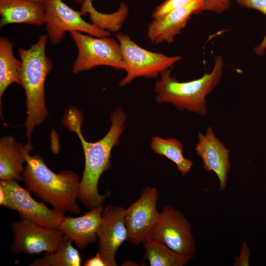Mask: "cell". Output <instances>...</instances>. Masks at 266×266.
Returning a JSON list of instances; mask_svg holds the SVG:
<instances>
[{
  "mask_svg": "<svg viewBox=\"0 0 266 266\" xmlns=\"http://www.w3.org/2000/svg\"><path fill=\"white\" fill-rule=\"evenodd\" d=\"M80 111L74 107L67 110L63 123L68 130L78 136L84 153L85 166L80 186L78 200L89 210L103 205L110 193L101 195L98 192V183L102 174L111 167L110 157L113 148L120 144V137L125 127L126 115L118 108L110 114V128L100 140L88 142L81 131L83 121Z\"/></svg>",
  "mask_w": 266,
  "mask_h": 266,
  "instance_id": "1",
  "label": "cell"
},
{
  "mask_svg": "<svg viewBox=\"0 0 266 266\" xmlns=\"http://www.w3.org/2000/svg\"><path fill=\"white\" fill-rule=\"evenodd\" d=\"M25 155L22 181L27 189L64 214L67 211L79 214L81 209L77 203L80 186L78 174L72 170L56 173L39 155L31 156L27 151Z\"/></svg>",
  "mask_w": 266,
  "mask_h": 266,
  "instance_id": "2",
  "label": "cell"
},
{
  "mask_svg": "<svg viewBox=\"0 0 266 266\" xmlns=\"http://www.w3.org/2000/svg\"><path fill=\"white\" fill-rule=\"evenodd\" d=\"M48 38L47 35L42 34L29 49L20 47L18 50L22 62L20 85L25 92L27 113L24 124L28 139L25 147L30 152L33 149L31 143L33 131L36 126L42 123L48 115L45 104L44 86L53 65L45 52Z\"/></svg>",
  "mask_w": 266,
  "mask_h": 266,
  "instance_id": "3",
  "label": "cell"
},
{
  "mask_svg": "<svg viewBox=\"0 0 266 266\" xmlns=\"http://www.w3.org/2000/svg\"><path fill=\"white\" fill-rule=\"evenodd\" d=\"M223 59L215 58L210 73L187 82H179L171 76V69L161 73V78L155 84L156 100L159 103H170L180 110H187L201 115L207 113L206 97L219 83L223 71Z\"/></svg>",
  "mask_w": 266,
  "mask_h": 266,
  "instance_id": "4",
  "label": "cell"
},
{
  "mask_svg": "<svg viewBox=\"0 0 266 266\" xmlns=\"http://www.w3.org/2000/svg\"><path fill=\"white\" fill-rule=\"evenodd\" d=\"M115 36L126 66V74L120 80V86H126L138 77H156L181 60L179 55L167 56L143 48L122 33L115 34Z\"/></svg>",
  "mask_w": 266,
  "mask_h": 266,
  "instance_id": "5",
  "label": "cell"
},
{
  "mask_svg": "<svg viewBox=\"0 0 266 266\" xmlns=\"http://www.w3.org/2000/svg\"><path fill=\"white\" fill-rule=\"evenodd\" d=\"M69 33L78 50L72 65L74 74L100 66L125 70L120 44L114 38L110 36L96 37L78 31Z\"/></svg>",
  "mask_w": 266,
  "mask_h": 266,
  "instance_id": "6",
  "label": "cell"
},
{
  "mask_svg": "<svg viewBox=\"0 0 266 266\" xmlns=\"http://www.w3.org/2000/svg\"><path fill=\"white\" fill-rule=\"evenodd\" d=\"M45 6L44 23L47 35L53 45L59 44L66 32L78 31L96 37L110 36L111 33L85 21L80 12L62 0H42Z\"/></svg>",
  "mask_w": 266,
  "mask_h": 266,
  "instance_id": "7",
  "label": "cell"
},
{
  "mask_svg": "<svg viewBox=\"0 0 266 266\" xmlns=\"http://www.w3.org/2000/svg\"><path fill=\"white\" fill-rule=\"evenodd\" d=\"M150 239L181 254L194 256L196 251L190 223L183 213L171 206H166L160 213Z\"/></svg>",
  "mask_w": 266,
  "mask_h": 266,
  "instance_id": "8",
  "label": "cell"
},
{
  "mask_svg": "<svg viewBox=\"0 0 266 266\" xmlns=\"http://www.w3.org/2000/svg\"><path fill=\"white\" fill-rule=\"evenodd\" d=\"M0 185L7 195L5 207L18 211L21 217L41 226L59 229L65 217L64 214L54 208L50 209L43 202L35 200L30 191L21 186L16 180H0Z\"/></svg>",
  "mask_w": 266,
  "mask_h": 266,
  "instance_id": "9",
  "label": "cell"
},
{
  "mask_svg": "<svg viewBox=\"0 0 266 266\" xmlns=\"http://www.w3.org/2000/svg\"><path fill=\"white\" fill-rule=\"evenodd\" d=\"M158 197L156 188L146 186L138 199L126 208L127 240L138 245L150 239L160 214L157 208Z\"/></svg>",
  "mask_w": 266,
  "mask_h": 266,
  "instance_id": "10",
  "label": "cell"
},
{
  "mask_svg": "<svg viewBox=\"0 0 266 266\" xmlns=\"http://www.w3.org/2000/svg\"><path fill=\"white\" fill-rule=\"evenodd\" d=\"M11 229L14 241L11 248L16 254L33 255L53 252L64 236L59 229L45 228L23 217L13 222Z\"/></svg>",
  "mask_w": 266,
  "mask_h": 266,
  "instance_id": "11",
  "label": "cell"
},
{
  "mask_svg": "<svg viewBox=\"0 0 266 266\" xmlns=\"http://www.w3.org/2000/svg\"><path fill=\"white\" fill-rule=\"evenodd\" d=\"M123 207L108 204L103 208L101 222L98 232V253L106 266H116L115 256L122 243L127 240Z\"/></svg>",
  "mask_w": 266,
  "mask_h": 266,
  "instance_id": "12",
  "label": "cell"
},
{
  "mask_svg": "<svg viewBox=\"0 0 266 266\" xmlns=\"http://www.w3.org/2000/svg\"><path fill=\"white\" fill-rule=\"evenodd\" d=\"M198 138L195 150L202 161L203 168L207 171H213L216 174L220 189L224 191L231 167L230 150L215 136L211 127L207 128L205 135L199 133Z\"/></svg>",
  "mask_w": 266,
  "mask_h": 266,
  "instance_id": "13",
  "label": "cell"
},
{
  "mask_svg": "<svg viewBox=\"0 0 266 266\" xmlns=\"http://www.w3.org/2000/svg\"><path fill=\"white\" fill-rule=\"evenodd\" d=\"M202 0H193L164 16L154 19L147 27V37L154 44L172 43L180 33L192 15L200 13Z\"/></svg>",
  "mask_w": 266,
  "mask_h": 266,
  "instance_id": "14",
  "label": "cell"
},
{
  "mask_svg": "<svg viewBox=\"0 0 266 266\" xmlns=\"http://www.w3.org/2000/svg\"><path fill=\"white\" fill-rule=\"evenodd\" d=\"M103 205H99L77 217H66L59 230L83 250L98 239V232L101 222Z\"/></svg>",
  "mask_w": 266,
  "mask_h": 266,
  "instance_id": "15",
  "label": "cell"
},
{
  "mask_svg": "<svg viewBox=\"0 0 266 266\" xmlns=\"http://www.w3.org/2000/svg\"><path fill=\"white\" fill-rule=\"evenodd\" d=\"M0 28L10 24L41 26L45 24L42 0H0Z\"/></svg>",
  "mask_w": 266,
  "mask_h": 266,
  "instance_id": "16",
  "label": "cell"
},
{
  "mask_svg": "<svg viewBox=\"0 0 266 266\" xmlns=\"http://www.w3.org/2000/svg\"><path fill=\"white\" fill-rule=\"evenodd\" d=\"M25 146L16 141L11 135L0 139V179L1 180L22 181L26 163Z\"/></svg>",
  "mask_w": 266,
  "mask_h": 266,
  "instance_id": "17",
  "label": "cell"
},
{
  "mask_svg": "<svg viewBox=\"0 0 266 266\" xmlns=\"http://www.w3.org/2000/svg\"><path fill=\"white\" fill-rule=\"evenodd\" d=\"M12 42L6 37L0 38V99L8 87L15 83L21 84V60L14 55Z\"/></svg>",
  "mask_w": 266,
  "mask_h": 266,
  "instance_id": "18",
  "label": "cell"
},
{
  "mask_svg": "<svg viewBox=\"0 0 266 266\" xmlns=\"http://www.w3.org/2000/svg\"><path fill=\"white\" fill-rule=\"evenodd\" d=\"M73 241L64 235L58 248L51 252H45L43 257L36 259L31 266H79L81 258Z\"/></svg>",
  "mask_w": 266,
  "mask_h": 266,
  "instance_id": "19",
  "label": "cell"
},
{
  "mask_svg": "<svg viewBox=\"0 0 266 266\" xmlns=\"http://www.w3.org/2000/svg\"><path fill=\"white\" fill-rule=\"evenodd\" d=\"M150 147L155 153L173 162L183 176L190 171L193 163L184 156L182 144L178 139L155 136L152 138Z\"/></svg>",
  "mask_w": 266,
  "mask_h": 266,
  "instance_id": "20",
  "label": "cell"
},
{
  "mask_svg": "<svg viewBox=\"0 0 266 266\" xmlns=\"http://www.w3.org/2000/svg\"><path fill=\"white\" fill-rule=\"evenodd\" d=\"M145 256L150 266H183L194 256L177 253L165 244L149 239L143 243Z\"/></svg>",
  "mask_w": 266,
  "mask_h": 266,
  "instance_id": "21",
  "label": "cell"
},
{
  "mask_svg": "<svg viewBox=\"0 0 266 266\" xmlns=\"http://www.w3.org/2000/svg\"><path fill=\"white\" fill-rule=\"evenodd\" d=\"M80 12L82 16L89 14L91 23L95 26L110 33L119 31L126 19L129 8L125 3H121L117 11L110 14L100 12L93 4L81 6Z\"/></svg>",
  "mask_w": 266,
  "mask_h": 266,
  "instance_id": "22",
  "label": "cell"
},
{
  "mask_svg": "<svg viewBox=\"0 0 266 266\" xmlns=\"http://www.w3.org/2000/svg\"><path fill=\"white\" fill-rule=\"evenodd\" d=\"M193 0H166L156 7L152 16L154 19L160 18L169 12L185 6Z\"/></svg>",
  "mask_w": 266,
  "mask_h": 266,
  "instance_id": "23",
  "label": "cell"
},
{
  "mask_svg": "<svg viewBox=\"0 0 266 266\" xmlns=\"http://www.w3.org/2000/svg\"><path fill=\"white\" fill-rule=\"evenodd\" d=\"M232 0H202L200 12L208 11L221 13L228 9Z\"/></svg>",
  "mask_w": 266,
  "mask_h": 266,
  "instance_id": "24",
  "label": "cell"
},
{
  "mask_svg": "<svg viewBox=\"0 0 266 266\" xmlns=\"http://www.w3.org/2000/svg\"><path fill=\"white\" fill-rule=\"evenodd\" d=\"M239 5L257 10L266 16V0H234Z\"/></svg>",
  "mask_w": 266,
  "mask_h": 266,
  "instance_id": "25",
  "label": "cell"
},
{
  "mask_svg": "<svg viewBox=\"0 0 266 266\" xmlns=\"http://www.w3.org/2000/svg\"><path fill=\"white\" fill-rule=\"evenodd\" d=\"M250 250L246 242H244L241 247L239 256L236 257L234 266H248L249 265Z\"/></svg>",
  "mask_w": 266,
  "mask_h": 266,
  "instance_id": "26",
  "label": "cell"
},
{
  "mask_svg": "<svg viewBox=\"0 0 266 266\" xmlns=\"http://www.w3.org/2000/svg\"><path fill=\"white\" fill-rule=\"evenodd\" d=\"M84 266H106L104 262L98 253L96 256L87 259L84 263Z\"/></svg>",
  "mask_w": 266,
  "mask_h": 266,
  "instance_id": "27",
  "label": "cell"
},
{
  "mask_svg": "<svg viewBox=\"0 0 266 266\" xmlns=\"http://www.w3.org/2000/svg\"><path fill=\"white\" fill-rule=\"evenodd\" d=\"M256 55L263 56L266 50V34L261 43L254 49Z\"/></svg>",
  "mask_w": 266,
  "mask_h": 266,
  "instance_id": "28",
  "label": "cell"
},
{
  "mask_svg": "<svg viewBox=\"0 0 266 266\" xmlns=\"http://www.w3.org/2000/svg\"><path fill=\"white\" fill-rule=\"evenodd\" d=\"M75 3L82 5L85 1V0H73Z\"/></svg>",
  "mask_w": 266,
  "mask_h": 266,
  "instance_id": "29",
  "label": "cell"
},
{
  "mask_svg": "<svg viewBox=\"0 0 266 266\" xmlns=\"http://www.w3.org/2000/svg\"><path fill=\"white\" fill-rule=\"evenodd\" d=\"M92 3V0H85V2L84 3V4H88V3Z\"/></svg>",
  "mask_w": 266,
  "mask_h": 266,
  "instance_id": "30",
  "label": "cell"
}]
</instances>
